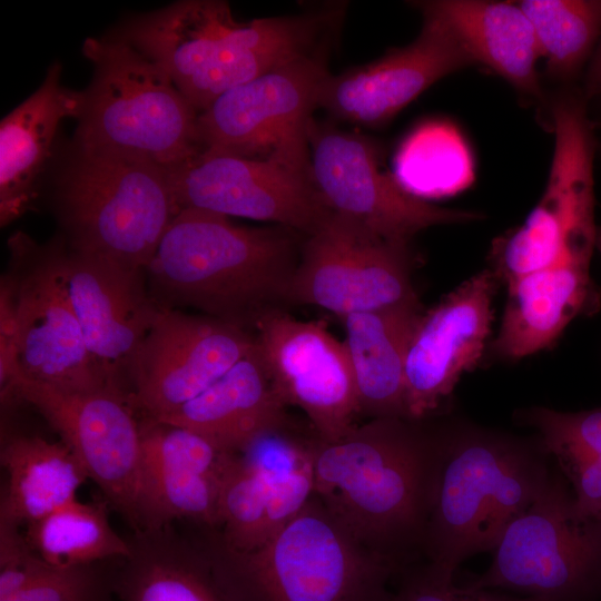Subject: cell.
<instances>
[{
  "label": "cell",
  "instance_id": "1f68e13d",
  "mask_svg": "<svg viewBox=\"0 0 601 601\" xmlns=\"http://www.w3.org/2000/svg\"><path fill=\"white\" fill-rule=\"evenodd\" d=\"M119 559L71 568H53L45 577L0 601H119Z\"/></svg>",
  "mask_w": 601,
  "mask_h": 601
},
{
  "label": "cell",
  "instance_id": "8d00e7d4",
  "mask_svg": "<svg viewBox=\"0 0 601 601\" xmlns=\"http://www.w3.org/2000/svg\"><path fill=\"white\" fill-rule=\"evenodd\" d=\"M18 375L17 313L12 285L4 275L0 286V391L2 403L8 400Z\"/></svg>",
  "mask_w": 601,
  "mask_h": 601
},
{
  "label": "cell",
  "instance_id": "f546056e",
  "mask_svg": "<svg viewBox=\"0 0 601 601\" xmlns=\"http://www.w3.org/2000/svg\"><path fill=\"white\" fill-rule=\"evenodd\" d=\"M397 183L411 195L439 198L464 189L472 180V158L454 126L442 120L421 124L394 156Z\"/></svg>",
  "mask_w": 601,
  "mask_h": 601
},
{
  "label": "cell",
  "instance_id": "44dd1931",
  "mask_svg": "<svg viewBox=\"0 0 601 601\" xmlns=\"http://www.w3.org/2000/svg\"><path fill=\"white\" fill-rule=\"evenodd\" d=\"M62 67L53 62L39 88L0 124V221L7 226L22 216L37 196V186L51 156L60 122L77 120L82 91L61 81Z\"/></svg>",
  "mask_w": 601,
  "mask_h": 601
},
{
  "label": "cell",
  "instance_id": "cb8c5ba5",
  "mask_svg": "<svg viewBox=\"0 0 601 601\" xmlns=\"http://www.w3.org/2000/svg\"><path fill=\"white\" fill-rule=\"evenodd\" d=\"M158 421L189 428L229 452L289 422L256 343L203 393Z\"/></svg>",
  "mask_w": 601,
  "mask_h": 601
},
{
  "label": "cell",
  "instance_id": "d6a6232c",
  "mask_svg": "<svg viewBox=\"0 0 601 601\" xmlns=\"http://www.w3.org/2000/svg\"><path fill=\"white\" fill-rule=\"evenodd\" d=\"M516 417L538 430L544 452L554 445H574L593 455L601 465V406L581 412L534 406L520 411Z\"/></svg>",
  "mask_w": 601,
  "mask_h": 601
},
{
  "label": "cell",
  "instance_id": "ffe728a7",
  "mask_svg": "<svg viewBox=\"0 0 601 601\" xmlns=\"http://www.w3.org/2000/svg\"><path fill=\"white\" fill-rule=\"evenodd\" d=\"M144 530L176 521L219 529L223 479L234 452L183 426L140 422Z\"/></svg>",
  "mask_w": 601,
  "mask_h": 601
},
{
  "label": "cell",
  "instance_id": "484cf974",
  "mask_svg": "<svg viewBox=\"0 0 601 601\" xmlns=\"http://www.w3.org/2000/svg\"><path fill=\"white\" fill-rule=\"evenodd\" d=\"M421 315L420 304H413L344 317L343 343L361 414L406 418L405 361Z\"/></svg>",
  "mask_w": 601,
  "mask_h": 601
},
{
  "label": "cell",
  "instance_id": "836d02e7",
  "mask_svg": "<svg viewBox=\"0 0 601 601\" xmlns=\"http://www.w3.org/2000/svg\"><path fill=\"white\" fill-rule=\"evenodd\" d=\"M455 571H450L430 561L401 573L397 591L390 601H518L487 589H477L465 582L455 583Z\"/></svg>",
  "mask_w": 601,
  "mask_h": 601
},
{
  "label": "cell",
  "instance_id": "6da1fadb",
  "mask_svg": "<svg viewBox=\"0 0 601 601\" xmlns=\"http://www.w3.org/2000/svg\"><path fill=\"white\" fill-rule=\"evenodd\" d=\"M401 417L371 418L334 441L317 437L314 494L365 548L403 570L423 549L444 434Z\"/></svg>",
  "mask_w": 601,
  "mask_h": 601
},
{
  "label": "cell",
  "instance_id": "83f0119b",
  "mask_svg": "<svg viewBox=\"0 0 601 601\" xmlns=\"http://www.w3.org/2000/svg\"><path fill=\"white\" fill-rule=\"evenodd\" d=\"M313 494V472L276 483L247 469L234 452L221 484L218 533L234 550L256 549L299 513Z\"/></svg>",
  "mask_w": 601,
  "mask_h": 601
},
{
  "label": "cell",
  "instance_id": "4dcf8cb0",
  "mask_svg": "<svg viewBox=\"0 0 601 601\" xmlns=\"http://www.w3.org/2000/svg\"><path fill=\"white\" fill-rule=\"evenodd\" d=\"M548 77L570 81L589 62L601 36V0H522Z\"/></svg>",
  "mask_w": 601,
  "mask_h": 601
},
{
  "label": "cell",
  "instance_id": "603a6c76",
  "mask_svg": "<svg viewBox=\"0 0 601 601\" xmlns=\"http://www.w3.org/2000/svg\"><path fill=\"white\" fill-rule=\"evenodd\" d=\"M414 6L422 14L442 21L475 63L492 69L525 97L543 98L536 70L540 52L531 22L519 3L431 0Z\"/></svg>",
  "mask_w": 601,
  "mask_h": 601
},
{
  "label": "cell",
  "instance_id": "7c38bea8",
  "mask_svg": "<svg viewBox=\"0 0 601 601\" xmlns=\"http://www.w3.org/2000/svg\"><path fill=\"white\" fill-rule=\"evenodd\" d=\"M308 146L312 178L326 207L382 239L410 245L428 227L481 218L408 194L382 169L378 146L361 134L313 120Z\"/></svg>",
  "mask_w": 601,
  "mask_h": 601
},
{
  "label": "cell",
  "instance_id": "52a82bcc",
  "mask_svg": "<svg viewBox=\"0 0 601 601\" xmlns=\"http://www.w3.org/2000/svg\"><path fill=\"white\" fill-rule=\"evenodd\" d=\"M554 152L542 198L524 223L497 237L490 269L505 286L566 262H591L595 249L593 125L583 93L561 92L552 101Z\"/></svg>",
  "mask_w": 601,
  "mask_h": 601
},
{
  "label": "cell",
  "instance_id": "d6986e66",
  "mask_svg": "<svg viewBox=\"0 0 601 601\" xmlns=\"http://www.w3.org/2000/svg\"><path fill=\"white\" fill-rule=\"evenodd\" d=\"M422 16V29L410 45L343 73H331L323 87L319 108L344 121L378 127L440 79L475 65L442 21Z\"/></svg>",
  "mask_w": 601,
  "mask_h": 601
},
{
  "label": "cell",
  "instance_id": "7402d4cb",
  "mask_svg": "<svg viewBox=\"0 0 601 601\" xmlns=\"http://www.w3.org/2000/svg\"><path fill=\"white\" fill-rule=\"evenodd\" d=\"M494 355L520 359L553 344L573 318L597 302L590 262H566L521 276L506 285Z\"/></svg>",
  "mask_w": 601,
  "mask_h": 601
},
{
  "label": "cell",
  "instance_id": "d590c367",
  "mask_svg": "<svg viewBox=\"0 0 601 601\" xmlns=\"http://www.w3.org/2000/svg\"><path fill=\"white\" fill-rule=\"evenodd\" d=\"M553 454L571 482L578 510L601 521V465L593 455L574 445H554L545 450Z\"/></svg>",
  "mask_w": 601,
  "mask_h": 601
},
{
  "label": "cell",
  "instance_id": "4fadbf2b",
  "mask_svg": "<svg viewBox=\"0 0 601 601\" xmlns=\"http://www.w3.org/2000/svg\"><path fill=\"white\" fill-rule=\"evenodd\" d=\"M307 236L287 298L343 318L420 304L408 245L382 239L334 213Z\"/></svg>",
  "mask_w": 601,
  "mask_h": 601
},
{
  "label": "cell",
  "instance_id": "f35d334b",
  "mask_svg": "<svg viewBox=\"0 0 601 601\" xmlns=\"http://www.w3.org/2000/svg\"><path fill=\"white\" fill-rule=\"evenodd\" d=\"M595 249L601 255V226H598V228H597Z\"/></svg>",
  "mask_w": 601,
  "mask_h": 601
},
{
  "label": "cell",
  "instance_id": "2e32d148",
  "mask_svg": "<svg viewBox=\"0 0 601 601\" xmlns=\"http://www.w3.org/2000/svg\"><path fill=\"white\" fill-rule=\"evenodd\" d=\"M255 347L240 326L162 308L130 372L129 398L161 418L198 396Z\"/></svg>",
  "mask_w": 601,
  "mask_h": 601
},
{
  "label": "cell",
  "instance_id": "74e56055",
  "mask_svg": "<svg viewBox=\"0 0 601 601\" xmlns=\"http://www.w3.org/2000/svg\"><path fill=\"white\" fill-rule=\"evenodd\" d=\"M582 93L587 101L601 96V36L588 62Z\"/></svg>",
  "mask_w": 601,
  "mask_h": 601
},
{
  "label": "cell",
  "instance_id": "f1b7e54d",
  "mask_svg": "<svg viewBox=\"0 0 601 601\" xmlns=\"http://www.w3.org/2000/svg\"><path fill=\"white\" fill-rule=\"evenodd\" d=\"M108 502L77 500L26 525L32 550L55 568H71L121 559L130 553L128 539L120 536L108 518Z\"/></svg>",
  "mask_w": 601,
  "mask_h": 601
},
{
  "label": "cell",
  "instance_id": "7a4b0ae2",
  "mask_svg": "<svg viewBox=\"0 0 601 601\" xmlns=\"http://www.w3.org/2000/svg\"><path fill=\"white\" fill-rule=\"evenodd\" d=\"M296 266L292 229L239 226L224 215L183 209L146 275L161 307L191 306L242 327L287 298Z\"/></svg>",
  "mask_w": 601,
  "mask_h": 601
},
{
  "label": "cell",
  "instance_id": "4316f807",
  "mask_svg": "<svg viewBox=\"0 0 601 601\" xmlns=\"http://www.w3.org/2000/svg\"><path fill=\"white\" fill-rule=\"evenodd\" d=\"M0 461L8 476L0 518L20 526L77 500L79 487L89 479L62 441L36 435H12L2 441Z\"/></svg>",
  "mask_w": 601,
  "mask_h": 601
},
{
  "label": "cell",
  "instance_id": "277c9868",
  "mask_svg": "<svg viewBox=\"0 0 601 601\" xmlns=\"http://www.w3.org/2000/svg\"><path fill=\"white\" fill-rule=\"evenodd\" d=\"M549 479L531 444L470 426L445 433L422 549L427 561L456 571L470 555L494 550Z\"/></svg>",
  "mask_w": 601,
  "mask_h": 601
},
{
  "label": "cell",
  "instance_id": "5bb4252c",
  "mask_svg": "<svg viewBox=\"0 0 601 601\" xmlns=\"http://www.w3.org/2000/svg\"><path fill=\"white\" fill-rule=\"evenodd\" d=\"M177 210L275 223L306 235L332 213L311 170L276 159H254L201 149L166 168Z\"/></svg>",
  "mask_w": 601,
  "mask_h": 601
},
{
  "label": "cell",
  "instance_id": "3957f363",
  "mask_svg": "<svg viewBox=\"0 0 601 601\" xmlns=\"http://www.w3.org/2000/svg\"><path fill=\"white\" fill-rule=\"evenodd\" d=\"M197 526L214 575L231 601H390L403 569L365 548L315 495L256 549L227 546Z\"/></svg>",
  "mask_w": 601,
  "mask_h": 601
},
{
  "label": "cell",
  "instance_id": "e575fe53",
  "mask_svg": "<svg viewBox=\"0 0 601 601\" xmlns=\"http://www.w3.org/2000/svg\"><path fill=\"white\" fill-rule=\"evenodd\" d=\"M21 528L0 518V600L23 590L55 568L32 550Z\"/></svg>",
  "mask_w": 601,
  "mask_h": 601
},
{
  "label": "cell",
  "instance_id": "9c48e42d",
  "mask_svg": "<svg viewBox=\"0 0 601 601\" xmlns=\"http://www.w3.org/2000/svg\"><path fill=\"white\" fill-rule=\"evenodd\" d=\"M329 75L316 50L225 91L198 114L200 148L311 170L308 132Z\"/></svg>",
  "mask_w": 601,
  "mask_h": 601
},
{
  "label": "cell",
  "instance_id": "ba28073f",
  "mask_svg": "<svg viewBox=\"0 0 601 601\" xmlns=\"http://www.w3.org/2000/svg\"><path fill=\"white\" fill-rule=\"evenodd\" d=\"M546 601H601V521L581 513L559 477L505 530L491 566L466 581Z\"/></svg>",
  "mask_w": 601,
  "mask_h": 601
},
{
  "label": "cell",
  "instance_id": "30bf717a",
  "mask_svg": "<svg viewBox=\"0 0 601 601\" xmlns=\"http://www.w3.org/2000/svg\"><path fill=\"white\" fill-rule=\"evenodd\" d=\"M8 248L6 276L13 288L17 313V377L70 392L110 387L90 357L67 290L63 239L40 245L17 233Z\"/></svg>",
  "mask_w": 601,
  "mask_h": 601
},
{
  "label": "cell",
  "instance_id": "8fae6325",
  "mask_svg": "<svg viewBox=\"0 0 601 601\" xmlns=\"http://www.w3.org/2000/svg\"><path fill=\"white\" fill-rule=\"evenodd\" d=\"M13 398L42 414L108 504L132 532L144 530L140 422L129 396L112 387L70 392L18 376L8 401Z\"/></svg>",
  "mask_w": 601,
  "mask_h": 601
},
{
  "label": "cell",
  "instance_id": "e0dca14e",
  "mask_svg": "<svg viewBox=\"0 0 601 601\" xmlns=\"http://www.w3.org/2000/svg\"><path fill=\"white\" fill-rule=\"evenodd\" d=\"M61 262L90 357L106 384L126 393L122 381L164 308L149 289L146 269L73 250L65 239Z\"/></svg>",
  "mask_w": 601,
  "mask_h": 601
},
{
  "label": "cell",
  "instance_id": "ac0fdd59",
  "mask_svg": "<svg viewBox=\"0 0 601 601\" xmlns=\"http://www.w3.org/2000/svg\"><path fill=\"white\" fill-rule=\"evenodd\" d=\"M499 284L490 268L483 269L421 315L405 361L407 420L421 421L435 411L477 364L490 336Z\"/></svg>",
  "mask_w": 601,
  "mask_h": 601
},
{
  "label": "cell",
  "instance_id": "5b68a950",
  "mask_svg": "<svg viewBox=\"0 0 601 601\" xmlns=\"http://www.w3.org/2000/svg\"><path fill=\"white\" fill-rule=\"evenodd\" d=\"M82 53L93 72L82 91L76 146L164 168L201 150L198 111L160 66L115 35L87 38Z\"/></svg>",
  "mask_w": 601,
  "mask_h": 601
},
{
  "label": "cell",
  "instance_id": "d4e9b609",
  "mask_svg": "<svg viewBox=\"0 0 601 601\" xmlns=\"http://www.w3.org/2000/svg\"><path fill=\"white\" fill-rule=\"evenodd\" d=\"M130 553L119 559V601H231L219 587L196 534L174 523L132 532Z\"/></svg>",
  "mask_w": 601,
  "mask_h": 601
},
{
  "label": "cell",
  "instance_id": "8992f818",
  "mask_svg": "<svg viewBox=\"0 0 601 601\" xmlns=\"http://www.w3.org/2000/svg\"><path fill=\"white\" fill-rule=\"evenodd\" d=\"M56 186L68 247L146 269L178 213L166 168L73 146Z\"/></svg>",
  "mask_w": 601,
  "mask_h": 601
},
{
  "label": "cell",
  "instance_id": "9a60e30c",
  "mask_svg": "<svg viewBox=\"0 0 601 601\" xmlns=\"http://www.w3.org/2000/svg\"><path fill=\"white\" fill-rule=\"evenodd\" d=\"M255 343L277 394L300 408L321 440L334 441L361 415L343 342L318 322L265 309L254 319Z\"/></svg>",
  "mask_w": 601,
  "mask_h": 601
}]
</instances>
